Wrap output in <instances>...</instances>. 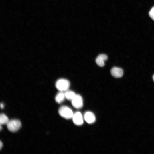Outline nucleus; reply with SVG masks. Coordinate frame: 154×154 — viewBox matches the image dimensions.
Segmentation results:
<instances>
[{"instance_id": "obj_1", "label": "nucleus", "mask_w": 154, "mask_h": 154, "mask_svg": "<svg viewBox=\"0 0 154 154\" xmlns=\"http://www.w3.org/2000/svg\"><path fill=\"white\" fill-rule=\"evenodd\" d=\"M58 113L62 117L66 119L72 118L74 114L70 108L64 106H62L59 108Z\"/></svg>"}, {"instance_id": "obj_2", "label": "nucleus", "mask_w": 154, "mask_h": 154, "mask_svg": "<svg viewBox=\"0 0 154 154\" xmlns=\"http://www.w3.org/2000/svg\"><path fill=\"white\" fill-rule=\"evenodd\" d=\"M55 85L58 90L63 92L67 90L70 87V83L66 79H60L56 81Z\"/></svg>"}, {"instance_id": "obj_3", "label": "nucleus", "mask_w": 154, "mask_h": 154, "mask_svg": "<svg viewBox=\"0 0 154 154\" xmlns=\"http://www.w3.org/2000/svg\"><path fill=\"white\" fill-rule=\"evenodd\" d=\"M7 125L9 130L12 132L17 131L21 126L20 121L17 119H13L9 121Z\"/></svg>"}, {"instance_id": "obj_4", "label": "nucleus", "mask_w": 154, "mask_h": 154, "mask_svg": "<svg viewBox=\"0 0 154 154\" xmlns=\"http://www.w3.org/2000/svg\"><path fill=\"white\" fill-rule=\"evenodd\" d=\"M71 101L73 106L76 108H80L83 106V99L79 95L76 94Z\"/></svg>"}, {"instance_id": "obj_5", "label": "nucleus", "mask_w": 154, "mask_h": 154, "mask_svg": "<svg viewBox=\"0 0 154 154\" xmlns=\"http://www.w3.org/2000/svg\"><path fill=\"white\" fill-rule=\"evenodd\" d=\"M74 123L77 125H80L83 123V118L81 113L77 112L74 114L72 118Z\"/></svg>"}, {"instance_id": "obj_6", "label": "nucleus", "mask_w": 154, "mask_h": 154, "mask_svg": "<svg viewBox=\"0 0 154 154\" xmlns=\"http://www.w3.org/2000/svg\"><path fill=\"white\" fill-rule=\"evenodd\" d=\"M85 121L88 123L91 124L94 123L96 121V117L94 114L92 112H86L84 116Z\"/></svg>"}, {"instance_id": "obj_7", "label": "nucleus", "mask_w": 154, "mask_h": 154, "mask_svg": "<svg viewBox=\"0 0 154 154\" xmlns=\"http://www.w3.org/2000/svg\"><path fill=\"white\" fill-rule=\"evenodd\" d=\"M111 75L116 78L121 77L123 74V70L122 69L118 67H114L110 70Z\"/></svg>"}, {"instance_id": "obj_8", "label": "nucleus", "mask_w": 154, "mask_h": 154, "mask_svg": "<svg viewBox=\"0 0 154 154\" xmlns=\"http://www.w3.org/2000/svg\"><path fill=\"white\" fill-rule=\"evenodd\" d=\"M107 59L108 56L106 54H100L96 58V62L98 66L102 67L104 66V62Z\"/></svg>"}, {"instance_id": "obj_9", "label": "nucleus", "mask_w": 154, "mask_h": 154, "mask_svg": "<svg viewBox=\"0 0 154 154\" xmlns=\"http://www.w3.org/2000/svg\"><path fill=\"white\" fill-rule=\"evenodd\" d=\"M65 98L64 93L62 92H60L56 94L55 100L57 103L60 104L64 101Z\"/></svg>"}, {"instance_id": "obj_10", "label": "nucleus", "mask_w": 154, "mask_h": 154, "mask_svg": "<svg viewBox=\"0 0 154 154\" xmlns=\"http://www.w3.org/2000/svg\"><path fill=\"white\" fill-rule=\"evenodd\" d=\"M64 94L66 98L70 100H72L76 95L73 91L69 90L66 91Z\"/></svg>"}, {"instance_id": "obj_11", "label": "nucleus", "mask_w": 154, "mask_h": 154, "mask_svg": "<svg viewBox=\"0 0 154 154\" xmlns=\"http://www.w3.org/2000/svg\"><path fill=\"white\" fill-rule=\"evenodd\" d=\"M9 120L7 117L4 114L0 115V124L1 125L7 124Z\"/></svg>"}, {"instance_id": "obj_12", "label": "nucleus", "mask_w": 154, "mask_h": 154, "mask_svg": "<svg viewBox=\"0 0 154 154\" xmlns=\"http://www.w3.org/2000/svg\"><path fill=\"white\" fill-rule=\"evenodd\" d=\"M150 17L154 20V7H153L149 12Z\"/></svg>"}, {"instance_id": "obj_13", "label": "nucleus", "mask_w": 154, "mask_h": 154, "mask_svg": "<svg viewBox=\"0 0 154 154\" xmlns=\"http://www.w3.org/2000/svg\"><path fill=\"white\" fill-rule=\"evenodd\" d=\"M3 145V144L1 142V141H0V149H1V148H2Z\"/></svg>"}, {"instance_id": "obj_14", "label": "nucleus", "mask_w": 154, "mask_h": 154, "mask_svg": "<svg viewBox=\"0 0 154 154\" xmlns=\"http://www.w3.org/2000/svg\"><path fill=\"white\" fill-rule=\"evenodd\" d=\"M0 106L1 108H3L4 107L3 104V103H1Z\"/></svg>"}, {"instance_id": "obj_15", "label": "nucleus", "mask_w": 154, "mask_h": 154, "mask_svg": "<svg viewBox=\"0 0 154 154\" xmlns=\"http://www.w3.org/2000/svg\"><path fill=\"white\" fill-rule=\"evenodd\" d=\"M2 127H1V125L0 127V130H1V129H2Z\"/></svg>"}, {"instance_id": "obj_16", "label": "nucleus", "mask_w": 154, "mask_h": 154, "mask_svg": "<svg viewBox=\"0 0 154 154\" xmlns=\"http://www.w3.org/2000/svg\"><path fill=\"white\" fill-rule=\"evenodd\" d=\"M153 80L154 82V74L153 75Z\"/></svg>"}]
</instances>
